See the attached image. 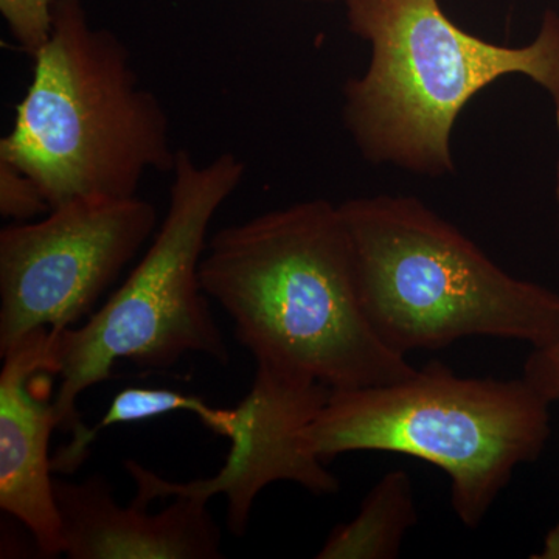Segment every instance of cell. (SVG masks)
<instances>
[{
    "mask_svg": "<svg viewBox=\"0 0 559 559\" xmlns=\"http://www.w3.org/2000/svg\"><path fill=\"white\" fill-rule=\"evenodd\" d=\"M55 0H0V13L17 46L35 57L49 39Z\"/></svg>",
    "mask_w": 559,
    "mask_h": 559,
    "instance_id": "cell-14",
    "label": "cell"
},
{
    "mask_svg": "<svg viewBox=\"0 0 559 559\" xmlns=\"http://www.w3.org/2000/svg\"><path fill=\"white\" fill-rule=\"evenodd\" d=\"M349 31L371 47L369 69L344 87V120L360 153L425 176L454 171L451 132L466 103L521 73L549 92L559 132V14L538 36L499 46L460 28L439 0H344Z\"/></svg>",
    "mask_w": 559,
    "mask_h": 559,
    "instance_id": "cell-3",
    "label": "cell"
},
{
    "mask_svg": "<svg viewBox=\"0 0 559 559\" xmlns=\"http://www.w3.org/2000/svg\"><path fill=\"white\" fill-rule=\"evenodd\" d=\"M33 61L0 159L32 176L51 209L138 197L148 173L175 170L167 110L140 84L119 36L92 27L83 0H55L49 39Z\"/></svg>",
    "mask_w": 559,
    "mask_h": 559,
    "instance_id": "cell-2",
    "label": "cell"
},
{
    "mask_svg": "<svg viewBox=\"0 0 559 559\" xmlns=\"http://www.w3.org/2000/svg\"><path fill=\"white\" fill-rule=\"evenodd\" d=\"M331 389L318 381L257 366L252 388L231 409H224L216 433L230 441L223 468L209 479L173 481L127 460L135 502L190 496L209 500L224 496L227 527L235 536L248 530L253 503L275 481H290L316 496L340 491V480L305 443L301 430L322 409Z\"/></svg>",
    "mask_w": 559,
    "mask_h": 559,
    "instance_id": "cell-8",
    "label": "cell"
},
{
    "mask_svg": "<svg viewBox=\"0 0 559 559\" xmlns=\"http://www.w3.org/2000/svg\"><path fill=\"white\" fill-rule=\"evenodd\" d=\"M307 2H334V0H307Z\"/></svg>",
    "mask_w": 559,
    "mask_h": 559,
    "instance_id": "cell-17",
    "label": "cell"
},
{
    "mask_svg": "<svg viewBox=\"0 0 559 559\" xmlns=\"http://www.w3.org/2000/svg\"><path fill=\"white\" fill-rule=\"evenodd\" d=\"M535 559H559V522L544 536L543 547L538 554L532 555Z\"/></svg>",
    "mask_w": 559,
    "mask_h": 559,
    "instance_id": "cell-16",
    "label": "cell"
},
{
    "mask_svg": "<svg viewBox=\"0 0 559 559\" xmlns=\"http://www.w3.org/2000/svg\"><path fill=\"white\" fill-rule=\"evenodd\" d=\"M246 165L234 153L200 164L179 150L167 215L127 282L79 329L53 337L60 388L58 429L80 444L87 433L79 399L109 381L117 360L142 370H168L186 355L226 366L229 348L201 283L207 231L224 202L241 186Z\"/></svg>",
    "mask_w": 559,
    "mask_h": 559,
    "instance_id": "cell-6",
    "label": "cell"
},
{
    "mask_svg": "<svg viewBox=\"0 0 559 559\" xmlns=\"http://www.w3.org/2000/svg\"><path fill=\"white\" fill-rule=\"evenodd\" d=\"M201 283L257 366L331 390L389 384L417 370L362 310L340 205L301 201L224 227L207 242Z\"/></svg>",
    "mask_w": 559,
    "mask_h": 559,
    "instance_id": "cell-1",
    "label": "cell"
},
{
    "mask_svg": "<svg viewBox=\"0 0 559 559\" xmlns=\"http://www.w3.org/2000/svg\"><path fill=\"white\" fill-rule=\"evenodd\" d=\"M50 210L39 183L16 165L0 159V215L27 223Z\"/></svg>",
    "mask_w": 559,
    "mask_h": 559,
    "instance_id": "cell-13",
    "label": "cell"
},
{
    "mask_svg": "<svg viewBox=\"0 0 559 559\" xmlns=\"http://www.w3.org/2000/svg\"><path fill=\"white\" fill-rule=\"evenodd\" d=\"M0 373V509L32 533L44 557L62 555L50 436L58 429L51 377H58L50 330L17 342Z\"/></svg>",
    "mask_w": 559,
    "mask_h": 559,
    "instance_id": "cell-9",
    "label": "cell"
},
{
    "mask_svg": "<svg viewBox=\"0 0 559 559\" xmlns=\"http://www.w3.org/2000/svg\"><path fill=\"white\" fill-rule=\"evenodd\" d=\"M157 226L150 201L80 198L0 231V356L87 319Z\"/></svg>",
    "mask_w": 559,
    "mask_h": 559,
    "instance_id": "cell-7",
    "label": "cell"
},
{
    "mask_svg": "<svg viewBox=\"0 0 559 559\" xmlns=\"http://www.w3.org/2000/svg\"><path fill=\"white\" fill-rule=\"evenodd\" d=\"M522 377L547 403H559V337L544 347H533Z\"/></svg>",
    "mask_w": 559,
    "mask_h": 559,
    "instance_id": "cell-15",
    "label": "cell"
},
{
    "mask_svg": "<svg viewBox=\"0 0 559 559\" xmlns=\"http://www.w3.org/2000/svg\"><path fill=\"white\" fill-rule=\"evenodd\" d=\"M550 433V404L524 377H460L439 360L401 381L331 390L301 430L323 462L393 452L444 471L452 510L468 528L479 527L518 466L543 455Z\"/></svg>",
    "mask_w": 559,
    "mask_h": 559,
    "instance_id": "cell-5",
    "label": "cell"
},
{
    "mask_svg": "<svg viewBox=\"0 0 559 559\" xmlns=\"http://www.w3.org/2000/svg\"><path fill=\"white\" fill-rule=\"evenodd\" d=\"M362 310L401 356L473 336L544 347L559 337V294L513 277L411 197L340 204Z\"/></svg>",
    "mask_w": 559,
    "mask_h": 559,
    "instance_id": "cell-4",
    "label": "cell"
},
{
    "mask_svg": "<svg viewBox=\"0 0 559 559\" xmlns=\"http://www.w3.org/2000/svg\"><path fill=\"white\" fill-rule=\"evenodd\" d=\"M223 411L209 406L198 396L186 395L178 390L127 388L114 396L100 423L95 428H90V440L95 441L98 432H102L103 429L167 417L176 412H189V414L197 415L202 425L216 432L221 418H223Z\"/></svg>",
    "mask_w": 559,
    "mask_h": 559,
    "instance_id": "cell-12",
    "label": "cell"
},
{
    "mask_svg": "<svg viewBox=\"0 0 559 559\" xmlns=\"http://www.w3.org/2000/svg\"><path fill=\"white\" fill-rule=\"evenodd\" d=\"M62 555L70 559H219L221 530L207 500L176 496L159 513L121 507L108 479H53Z\"/></svg>",
    "mask_w": 559,
    "mask_h": 559,
    "instance_id": "cell-10",
    "label": "cell"
},
{
    "mask_svg": "<svg viewBox=\"0 0 559 559\" xmlns=\"http://www.w3.org/2000/svg\"><path fill=\"white\" fill-rule=\"evenodd\" d=\"M418 522L414 487L403 469L389 471L360 503L358 516L331 530L316 558L393 559Z\"/></svg>",
    "mask_w": 559,
    "mask_h": 559,
    "instance_id": "cell-11",
    "label": "cell"
}]
</instances>
